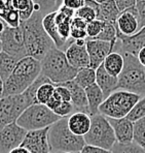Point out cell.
Returning a JSON list of instances; mask_svg holds the SVG:
<instances>
[{
	"label": "cell",
	"instance_id": "cell-55",
	"mask_svg": "<svg viewBox=\"0 0 145 153\" xmlns=\"http://www.w3.org/2000/svg\"><path fill=\"white\" fill-rule=\"evenodd\" d=\"M65 153H69V152H65Z\"/></svg>",
	"mask_w": 145,
	"mask_h": 153
},
{
	"label": "cell",
	"instance_id": "cell-35",
	"mask_svg": "<svg viewBox=\"0 0 145 153\" xmlns=\"http://www.w3.org/2000/svg\"><path fill=\"white\" fill-rule=\"evenodd\" d=\"M145 117V96L140 98V100L134 105L132 111L129 113L127 118L131 121V122H136L139 119Z\"/></svg>",
	"mask_w": 145,
	"mask_h": 153
},
{
	"label": "cell",
	"instance_id": "cell-48",
	"mask_svg": "<svg viewBox=\"0 0 145 153\" xmlns=\"http://www.w3.org/2000/svg\"><path fill=\"white\" fill-rule=\"evenodd\" d=\"M10 153H30V152H29L27 149H25V148H23V147H18V148H15V150H12V151L10 152Z\"/></svg>",
	"mask_w": 145,
	"mask_h": 153
},
{
	"label": "cell",
	"instance_id": "cell-42",
	"mask_svg": "<svg viewBox=\"0 0 145 153\" xmlns=\"http://www.w3.org/2000/svg\"><path fill=\"white\" fill-rule=\"evenodd\" d=\"M70 38H71V39H73V40L88 39L86 31V30H82V29L71 28V31H70Z\"/></svg>",
	"mask_w": 145,
	"mask_h": 153
},
{
	"label": "cell",
	"instance_id": "cell-21",
	"mask_svg": "<svg viewBox=\"0 0 145 153\" xmlns=\"http://www.w3.org/2000/svg\"><path fill=\"white\" fill-rule=\"evenodd\" d=\"M68 127L74 134L84 137L91 127V116L82 112H74L67 118Z\"/></svg>",
	"mask_w": 145,
	"mask_h": 153
},
{
	"label": "cell",
	"instance_id": "cell-51",
	"mask_svg": "<svg viewBox=\"0 0 145 153\" xmlns=\"http://www.w3.org/2000/svg\"><path fill=\"white\" fill-rule=\"evenodd\" d=\"M94 1H96L97 3H99V4H101V3H103V2H106V1H109V0H94Z\"/></svg>",
	"mask_w": 145,
	"mask_h": 153
},
{
	"label": "cell",
	"instance_id": "cell-2",
	"mask_svg": "<svg viewBox=\"0 0 145 153\" xmlns=\"http://www.w3.org/2000/svg\"><path fill=\"white\" fill-rule=\"evenodd\" d=\"M41 73V63L33 57L22 58L10 76L3 83V96L15 95L25 92Z\"/></svg>",
	"mask_w": 145,
	"mask_h": 153
},
{
	"label": "cell",
	"instance_id": "cell-37",
	"mask_svg": "<svg viewBox=\"0 0 145 153\" xmlns=\"http://www.w3.org/2000/svg\"><path fill=\"white\" fill-rule=\"evenodd\" d=\"M75 17H78L86 23H90V22L97 19V13L92 7L83 4V6H81L79 10L75 12Z\"/></svg>",
	"mask_w": 145,
	"mask_h": 153
},
{
	"label": "cell",
	"instance_id": "cell-8",
	"mask_svg": "<svg viewBox=\"0 0 145 153\" xmlns=\"http://www.w3.org/2000/svg\"><path fill=\"white\" fill-rule=\"evenodd\" d=\"M60 119L61 118L45 105L34 103L27 108L24 113L19 117L17 124L24 128L26 131H30L50 127Z\"/></svg>",
	"mask_w": 145,
	"mask_h": 153
},
{
	"label": "cell",
	"instance_id": "cell-52",
	"mask_svg": "<svg viewBox=\"0 0 145 153\" xmlns=\"http://www.w3.org/2000/svg\"><path fill=\"white\" fill-rule=\"evenodd\" d=\"M0 52H1V42H0Z\"/></svg>",
	"mask_w": 145,
	"mask_h": 153
},
{
	"label": "cell",
	"instance_id": "cell-4",
	"mask_svg": "<svg viewBox=\"0 0 145 153\" xmlns=\"http://www.w3.org/2000/svg\"><path fill=\"white\" fill-rule=\"evenodd\" d=\"M67 118H61L50 126L48 142L51 152L55 153H80L86 146L83 137L74 134L68 127Z\"/></svg>",
	"mask_w": 145,
	"mask_h": 153
},
{
	"label": "cell",
	"instance_id": "cell-47",
	"mask_svg": "<svg viewBox=\"0 0 145 153\" xmlns=\"http://www.w3.org/2000/svg\"><path fill=\"white\" fill-rule=\"evenodd\" d=\"M137 59H138V61L140 62V64H141L143 67H145V47L142 48L139 53H138Z\"/></svg>",
	"mask_w": 145,
	"mask_h": 153
},
{
	"label": "cell",
	"instance_id": "cell-43",
	"mask_svg": "<svg viewBox=\"0 0 145 153\" xmlns=\"http://www.w3.org/2000/svg\"><path fill=\"white\" fill-rule=\"evenodd\" d=\"M62 5L76 12L81 6H83V0H63V4Z\"/></svg>",
	"mask_w": 145,
	"mask_h": 153
},
{
	"label": "cell",
	"instance_id": "cell-38",
	"mask_svg": "<svg viewBox=\"0 0 145 153\" xmlns=\"http://www.w3.org/2000/svg\"><path fill=\"white\" fill-rule=\"evenodd\" d=\"M74 112V107H73L71 102H64L61 103V105L56 111H53V113L58 115L60 118H65V117H69Z\"/></svg>",
	"mask_w": 145,
	"mask_h": 153
},
{
	"label": "cell",
	"instance_id": "cell-13",
	"mask_svg": "<svg viewBox=\"0 0 145 153\" xmlns=\"http://www.w3.org/2000/svg\"><path fill=\"white\" fill-rule=\"evenodd\" d=\"M117 40L113 51L119 53H128L137 57L138 53L145 47V27L132 36H124L116 32ZM112 51V52H113Z\"/></svg>",
	"mask_w": 145,
	"mask_h": 153
},
{
	"label": "cell",
	"instance_id": "cell-6",
	"mask_svg": "<svg viewBox=\"0 0 145 153\" xmlns=\"http://www.w3.org/2000/svg\"><path fill=\"white\" fill-rule=\"evenodd\" d=\"M141 96L124 90H116L104 100L99 108V114L106 118L120 119L129 115Z\"/></svg>",
	"mask_w": 145,
	"mask_h": 153
},
{
	"label": "cell",
	"instance_id": "cell-5",
	"mask_svg": "<svg viewBox=\"0 0 145 153\" xmlns=\"http://www.w3.org/2000/svg\"><path fill=\"white\" fill-rule=\"evenodd\" d=\"M124 57V68L117 78L116 90H124L135 93L141 97L145 96L144 67L137 57L128 53H122Z\"/></svg>",
	"mask_w": 145,
	"mask_h": 153
},
{
	"label": "cell",
	"instance_id": "cell-39",
	"mask_svg": "<svg viewBox=\"0 0 145 153\" xmlns=\"http://www.w3.org/2000/svg\"><path fill=\"white\" fill-rule=\"evenodd\" d=\"M135 7L138 13L140 30H141L142 28L145 27V0H137V3H136Z\"/></svg>",
	"mask_w": 145,
	"mask_h": 153
},
{
	"label": "cell",
	"instance_id": "cell-32",
	"mask_svg": "<svg viewBox=\"0 0 145 153\" xmlns=\"http://www.w3.org/2000/svg\"><path fill=\"white\" fill-rule=\"evenodd\" d=\"M95 39L102 40V42H111V44L115 45L117 40L116 37V26L115 24L108 23V22H104L103 28H102L100 34L98 35Z\"/></svg>",
	"mask_w": 145,
	"mask_h": 153
},
{
	"label": "cell",
	"instance_id": "cell-33",
	"mask_svg": "<svg viewBox=\"0 0 145 153\" xmlns=\"http://www.w3.org/2000/svg\"><path fill=\"white\" fill-rule=\"evenodd\" d=\"M133 142L145 149V117L134 122Z\"/></svg>",
	"mask_w": 145,
	"mask_h": 153
},
{
	"label": "cell",
	"instance_id": "cell-45",
	"mask_svg": "<svg viewBox=\"0 0 145 153\" xmlns=\"http://www.w3.org/2000/svg\"><path fill=\"white\" fill-rule=\"evenodd\" d=\"M80 153H113L111 150H105L102 148H97L93 147V146H84L83 149L80 151Z\"/></svg>",
	"mask_w": 145,
	"mask_h": 153
},
{
	"label": "cell",
	"instance_id": "cell-26",
	"mask_svg": "<svg viewBox=\"0 0 145 153\" xmlns=\"http://www.w3.org/2000/svg\"><path fill=\"white\" fill-rule=\"evenodd\" d=\"M120 15L119 10L117 8L114 0H109V1L103 2L100 4L99 13L97 16V20L108 23L116 24V20Z\"/></svg>",
	"mask_w": 145,
	"mask_h": 153
},
{
	"label": "cell",
	"instance_id": "cell-40",
	"mask_svg": "<svg viewBox=\"0 0 145 153\" xmlns=\"http://www.w3.org/2000/svg\"><path fill=\"white\" fill-rule=\"evenodd\" d=\"M55 93L57 94L58 96L60 97V100L62 102H71V95L69 90L64 86L63 84H58L56 85L55 88Z\"/></svg>",
	"mask_w": 145,
	"mask_h": 153
},
{
	"label": "cell",
	"instance_id": "cell-17",
	"mask_svg": "<svg viewBox=\"0 0 145 153\" xmlns=\"http://www.w3.org/2000/svg\"><path fill=\"white\" fill-rule=\"evenodd\" d=\"M64 53L69 64L77 71L90 66V58L86 46H79L73 42L69 45Z\"/></svg>",
	"mask_w": 145,
	"mask_h": 153
},
{
	"label": "cell",
	"instance_id": "cell-1",
	"mask_svg": "<svg viewBox=\"0 0 145 153\" xmlns=\"http://www.w3.org/2000/svg\"><path fill=\"white\" fill-rule=\"evenodd\" d=\"M43 16L38 12H34L30 19L21 22L22 30L24 34L26 54L29 57L41 61L48 52L55 47V44L45 32L42 25Z\"/></svg>",
	"mask_w": 145,
	"mask_h": 153
},
{
	"label": "cell",
	"instance_id": "cell-7",
	"mask_svg": "<svg viewBox=\"0 0 145 153\" xmlns=\"http://www.w3.org/2000/svg\"><path fill=\"white\" fill-rule=\"evenodd\" d=\"M86 145L112 150L116 143L115 134L108 119L101 114L91 116V127L83 137Z\"/></svg>",
	"mask_w": 145,
	"mask_h": 153
},
{
	"label": "cell",
	"instance_id": "cell-19",
	"mask_svg": "<svg viewBox=\"0 0 145 153\" xmlns=\"http://www.w3.org/2000/svg\"><path fill=\"white\" fill-rule=\"evenodd\" d=\"M75 17V12L73 10L62 5L56 13V24L58 27L60 36L63 38L66 42H68L70 38L71 31V22Z\"/></svg>",
	"mask_w": 145,
	"mask_h": 153
},
{
	"label": "cell",
	"instance_id": "cell-31",
	"mask_svg": "<svg viewBox=\"0 0 145 153\" xmlns=\"http://www.w3.org/2000/svg\"><path fill=\"white\" fill-rule=\"evenodd\" d=\"M56 85L52 82H46L40 85L36 91V102L40 105H46L51 97L53 95Z\"/></svg>",
	"mask_w": 145,
	"mask_h": 153
},
{
	"label": "cell",
	"instance_id": "cell-23",
	"mask_svg": "<svg viewBox=\"0 0 145 153\" xmlns=\"http://www.w3.org/2000/svg\"><path fill=\"white\" fill-rule=\"evenodd\" d=\"M86 94V100H88L89 105V115L94 116V115L99 114V108L104 102L105 97L102 92V90L99 88L97 84H93L90 87L84 89Z\"/></svg>",
	"mask_w": 145,
	"mask_h": 153
},
{
	"label": "cell",
	"instance_id": "cell-11",
	"mask_svg": "<svg viewBox=\"0 0 145 153\" xmlns=\"http://www.w3.org/2000/svg\"><path fill=\"white\" fill-rule=\"evenodd\" d=\"M27 131L17 122L0 129V153H10L20 147Z\"/></svg>",
	"mask_w": 145,
	"mask_h": 153
},
{
	"label": "cell",
	"instance_id": "cell-46",
	"mask_svg": "<svg viewBox=\"0 0 145 153\" xmlns=\"http://www.w3.org/2000/svg\"><path fill=\"white\" fill-rule=\"evenodd\" d=\"M86 25L88 23L84 22L82 19H80L78 17H74L71 22V28H76V29H82V30H86Z\"/></svg>",
	"mask_w": 145,
	"mask_h": 153
},
{
	"label": "cell",
	"instance_id": "cell-27",
	"mask_svg": "<svg viewBox=\"0 0 145 153\" xmlns=\"http://www.w3.org/2000/svg\"><path fill=\"white\" fill-rule=\"evenodd\" d=\"M21 59L15 57V56L8 55L2 51L0 52V78L2 79L3 83L10 76V74L12 73L15 65Z\"/></svg>",
	"mask_w": 145,
	"mask_h": 153
},
{
	"label": "cell",
	"instance_id": "cell-44",
	"mask_svg": "<svg viewBox=\"0 0 145 153\" xmlns=\"http://www.w3.org/2000/svg\"><path fill=\"white\" fill-rule=\"evenodd\" d=\"M62 102H62V100H60L59 96H58L57 94H56L55 92H53V95L52 96V97H51V100H48V103H46L45 105L48 108V109L52 110V111L53 112V111H56V110H57L58 108L60 107V105H61Z\"/></svg>",
	"mask_w": 145,
	"mask_h": 153
},
{
	"label": "cell",
	"instance_id": "cell-49",
	"mask_svg": "<svg viewBox=\"0 0 145 153\" xmlns=\"http://www.w3.org/2000/svg\"><path fill=\"white\" fill-rule=\"evenodd\" d=\"M6 26H7V25L5 24V22H4L3 20L1 19V18H0V34H1V33L3 32V30L5 29Z\"/></svg>",
	"mask_w": 145,
	"mask_h": 153
},
{
	"label": "cell",
	"instance_id": "cell-28",
	"mask_svg": "<svg viewBox=\"0 0 145 153\" xmlns=\"http://www.w3.org/2000/svg\"><path fill=\"white\" fill-rule=\"evenodd\" d=\"M73 81L82 89L88 88L96 83V69H93L90 66L78 69Z\"/></svg>",
	"mask_w": 145,
	"mask_h": 153
},
{
	"label": "cell",
	"instance_id": "cell-15",
	"mask_svg": "<svg viewBox=\"0 0 145 153\" xmlns=\"http://www.w3.org/2000/svg\"><path fill=\"white\" fill-rule=\"evenodd\" d=\"M116 32L124 36H132L140 30L139 18L136 7L120 13L116 20Z\"/></svg>",
	"mask_w": 145,
	"mask_h": 153
},
{
	"label": "cell",
	"instance_id": "cell-25",
	"mask_svg": "<svg viewBox=\"0 0 145 153\" xmlns=\"http://www.w3.org/2000/svg\"><path fill=\"white\" fill-rule=\"evenodd\" d=\"M124 57L122 54L113 51L105 58L103 62V66L110 76H114V78H119L120 73L122 71V68H124Z\"/></svg>",
	"mask_w": 145,
	"mask_h": 153
},
{
	"label": "cell",
	"instance_id": "cell-20",
	"mask_svg": "<svg viewBox=\"0 0 145 153\" xmlns=\"http://www.w3.org/2000/svg\"><path fill=\"white\" fill-rule=\"evenodd\" d=\"M63 85L70 92L71 103L74 107V111L89 114L88 100H86V94L84 89L78 86L74 81H69V82L63 83Z\"/></svg>",
	"mask_w": 145,
	"mask_h": 153
},
{
	"label": "cell",
	"instance_id": "cell-41",
	"mask_svg": "<svg viewBox=\"0 0 145 153\" xmlns=\"http://www.w3.org/2000/svg\"><path fill=\"white\" fill-rule=\"evenodd\" d=\"M115 4H116L117 8L119 10V12H124L129 8L135 7L137 0H114Z\"/></svg>",
	"mask_w": 145,
	"mask_h": 153
},
{
	"label": "cell",
	"instance_id": "cell-10",
	"mask_svg": "<svg viewBox=\"0 0 145 153\" xmlns=\"http://www.w3.org/2000/svg\"><path fill=\"white\" fill-rule=\"evenodd\" d=\"M1 42V51L8 55L22 59L26 57L25 42H24V34L21 26L10 27L6 26L3 32L0 34Z\"/></svg>",
	"mask_w": 145,
	"mask_h": 153
},
{
	"label": "cell",
	"instance_id": "cell-22",
	"mask_svg": "<svg viewBox=\"0 0 145 153\" xmlns=\"http://www.w3.org/2000/svg\"><path fill=\"white\" fill-rule=\"evenodd\" d=\"M96 84L99 86L104 94V97H108L112 92L116 91L117 78L110 76L105 71L103 64L96 69Z\"/></svg>",
	"mask_w": 145,
	"mask_h": 153
},
{
	"label": "cell",
	"instance_id": "cell-14",
	"mask_svg": "<svg viewBox=\"0 0 145 153\" xmlns=\"http://www.w3.org/2000/svg\"><path fill=\"white\" fill-rule=\"evenodd\" d=\"M86 48L90 58V67L97 69L100 65L103 64L105 58L113 51L114 45L98 39H86Z\"/></svg>",
	"mask_w": 145,
	"mask_h": 153
},
{
	"label": "cell",
	"instance_id": "cell-9",
	"mask_svg": "<svg viewBox=\"0 0 145 153\" xmlns=\"http://www.w3.org/2000/svg\"><path fill=\"white\" fill-rule=\"evenodd\" d=\"M33 105L25 92L15 95L3 96L0 100V129L17 122L19 117L28 107Z\"/></svg>",
	"mask_w": 145,
	"mask_h": 153
},
{
	"label": "cell",
	"instance_id": "cell-54",
	"mask_svg": "<svg viewBox=\"0 0 145 153\" xmlns=\"http://www.w3.org/2000/svg\"><path fill=\"white\" fill-rule=\"evenodd\" d=\"M50 153H55V152H50Z\"/></svg>",
	"mask_w": 145,
	"mask_h": 153
},
{
	"label": "cell",
	"instance_id": "cell-29",
	"mask_svg": "<svg viewBox=\"0 0 145 153\" xmlns=\"http://www.w3.org/2000/svg\"><path fill=\"white\" fill-rule=\"evenodd\" d=\"M12 5L15 10L19 13L20 21L25 22L30 19L34 10L33 0H12Z\"/></svg>",
	"mask_w": 145,
	"mask_h": 153
},
{
	"label": "cell",
	"instance_id": "cell-36",
	"mask_svg": "<svg viewBox=\"0 0 145 153\" xmlns=\"http://www.w3.org/2000/svg\"><path fill=\"white\" fill-rule=\"evenodd\" d=\"M103 21H100V20H94V21L88 23L86 28V35H88V39H95L98 35L100 34L102 28H103Z\"/></svg>",
	"mask_w": 145,
	"mask_h": 153
},
{
	"label": "cell",
	"instance_id": "cell-34",
	"mask_svg": "<svg viewBox=\"0 0 145 153\" xmlns=\"http://www.w3.org/2000/svg\"><path fill=\"white\" fill-rule=\"evenodd\" d=\"M111 151L113 153H145V149L133 142L131 144L115 143Z\"/></svg>",
	"mask_w": 145,
	"mask_h": 153
},
{
	"label": "cell",
	"instance_id": "cell-24",
	"mask_svg": "<svg viewBox=\"0 0 145 153\" xmlns=\"http://www.w3.org/2000/svg\"><path fill=\"white\" fill-rule=\"evenodd\" d=\"M0 18L10 27H19L21 24L19 13L12 5V0H0Z\"/></svg>",
	"mask_w": 145,
	"mask_h": 153
},
{
	"label": "cell",
	"instance_id": "cell-53",
	"mask_svg": "<svg viewBox=\"0 0 145 153\" xmlns=\"http://www.w3.org/2000/svg\"><path fill=\"white\" fill-rule=\"evenodd\" d=\"M144 76H145V67H144Z\"/></svg>",
	"mask_w": 145,
	"mask_h": 153
},
{
	"label": "cell",
	"instance_id": "cell-18",
	"mask_svg": "<svg viewBox=\"0 0 145 153\" xmlns=\"http://www.w3.org/2000/svg\"><path fill=\"white\" fill-rule=\"evenodd\" d=\"M56 13L53 12L51 13L48 15L44 16L43 19H42V25L45 30V32L48 33V35L51 37V39L53 40V42L55 44V47L59 50L65 52V50L69 47V45L71 42H73L74 40L70 39L68 42H66L59 34V31H58V27L56 24Z\"/></svg>",
	"mask_w": 145,
	"mask_h": 153
},
{
	"label": "cell",
	"instance_id": "cell-30",
	"mask_svg": "<svg viewBox=\"0 0 145 153\" xmlns=\"http://www.w3.org/2000/svg\"><path fill=\"white\" fill-rule=\"evenodd\" d=\"M34 10L46 16L51 13L57 12L63 4V0H33Z\"/></svg>",
	"mask_w": 145,
	"mask_h": 153
},
{
	"label": "cell",
	"instance_id": "cell-50",
	"mask_svg": "<svg viewBox=\"0 0 145 153\" xmlns=\"http://www.w3.org/2000/svg\"><path fill=\"white\" fill-rule=\"evenodd\" d=\"M3 97V81L0 78V100Z\"/></svg>",
	"mask_w": 145,
	"mask_h": 153
},
{
	"label": "cell",
	"instance_id": "cell-16",
	"mask_svg": "<svg viewBox=\"0 0 145 153\" xmlns=\"http://www.w3.org/2000/svg\"><path fill=\"white\" fill-rule=\"evenodd\" d=\"M115 134L116 143L131 144L134 139V123L127 117L120 119L107 118Z\"/></svg>",
	"mask_w": 145,
	"mask_h": 153
},
{
	"label": "cell",
	"instance_id": "cell-12",
	"mask_svg": "<svg viewBox=\"0 0 145 153\" xmlns=\"http://www.w3.org/2000/svg\"><path fill=\"white\" fill-rule=\"evenodd\" d=\"M48 130L50 127L27 131L20 147L25 148L30 153H50L51 147L48 142Z\"/></svg>",
	"mask_w": 145,
	"mask_h": 153
},
{
	"label": "cell",
	"instance_id": "cell-3",
	"mask_svg": "<svg viewBox=\"0 0 145 153\" xmlns=\"http://www.w3.org/2000/svg\"><path fill=\"white\" fill-rule=\"evenodd\" d=\"M40 63H41L40 75L55 85L73 81L78 71L69 64L66 59L65 53L56 47L48 52Z\"/></svg>",
	"mask_w": 145,
	"mask_h": 153
}]
</instances>
